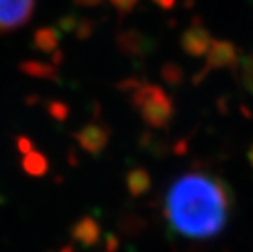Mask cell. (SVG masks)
<instances>
[{
	"mask_svg": "<svg viewBox=\"0 0 253 252\" xmlns=\"http://www.w3.org/2000/svg\"><path fill=\"white\" fill-rule=\"evenodd\" d=\"M164 208L173 233L195 241L211 239L227 226L232 195L224 180L195 170L170 185Z\"/></svg>",
	"mask_w": 253,
	"mask_h": 252,
	"instance_id": "1",
	"label": "cell"
},
{
	"mask_svg": "<svg viewBox=\"0 0 253 252\" xmlns=\"http://www.w3.org/2000/svg\"><path fill=\"white\" fill-rule=\"evenodd\" d=\"M132 105L152 128H164L173 118V101L159 85L141 84L132 90Z\"/></svg>",
	"mask_w": 253,
	"mask_h": 252,
	"instance_id": "2",
	"label": "cell"
},
{
	"mask_svg": "<svg viewBox=\"0 0 253 252\" xmlns=\"http://www.w3.org/2000/svg\"><path fill=\"white\" fill-rule=\"evenodd\" d=\"M35 10V0H0V33L25 26Z\"/></svg>",
	"mask_w": 253,
	"mask_h": 252,
	"instance_id": "3",
	"label": "cell"
},
{
	"mask_svg": "<svg viewBox=\"0 0 253 252\" xmlns=\"http://www.w3.org/2000/svg\"><path fill=\"white\" fill-rule=\"evenodd\" d=\"M75 139L84 151L91 155H98L110 141V130L101 123H90L75 135Z\"/></svg>",
	"mask_w": 253,
	"mask_h": 252,
	"instance_id": "4",
	"label": "cell"
},
{
	"mask_svg": "<svg viewBox=\"0 0 253 252\" xmlns=\"http://www.w3.org/2000/svg\"><path fill=\"white\" fill-rule=\"evenodd\" d=\"M180 43L186 54H190L193 57H201L208 54L212 38L203 25H193L181 35Z\"/></svg>",
	"mask_w": 253,
	"mask_h": 252,
	"instance_id": "5",
	"label": "cell"
},
{
	"mask_svg": "<svg viewBox=\"0 0 253 252\" xmlns=\"http://www.w3.org/2000/svg\"><path fill=\"white\" fill-rule=\"evenodd\" d=\"M237 62V50L230 41L212 40L211 48L206 54V69H227L234 67Z\"/></svg>",
	"mask_w": 253,
	"mask_h": 252,
	"instance_id": "6",
	"label": "cell"
},
{
	"mask_svg": "<svg viewBox=\"0 0 253 252\" xmlns=\"http://www.w3.org/2000/svg\"><path fill=\"white\" fill-rule=\"evenodd\" d=\"M116 45L118 50L125 52L126 56H142L147 54L152 50V40L144 36L142 33H139L136 30H129L121 33L118 36Z\"/></svg>",
	"mask_w": 253,
	"mask_h": 252,
	"instance_id": "7",
	"label": "cell"
},
{
	"mask_svg": "<svg viewBox=\"0 0 253 252\" xmlns=\"http://www.w3.org/2000/svg\"><path fill=\"white\" fill-rule=\"evenodd\" d=\"M72 234H74V239L79 241L80 244L95 246L100 241L101 229H100V224L96 219L87 216V218L80 219V221L75 224L72 229Z\"/></svg>",
	"mask_w": 253,
	"mask_h": 252,
	"instance_id": "8",
	"label": "cell"
},
{
	"mask_svg": "<svg viewBox=\"0 0 253 252\" xmlns=\"http://www.w3.org/2000/svg\"><path fill=\"white\" fill-rule=\"evenodd\" d=\"M126 187L132 197H144L152 187V179H150V175L145 169H132L126 177Z\"/></svg>",
	"mask_w": 253,
	"mask_h": 252,
	"instance_id": "9",
	"label": "cell"
},
{
	"mask_svg": "<svg viewBox=\"0 0 253 252\" xmlns=\"http://www.w3.org/2000/svg\"><path fill=\"white\" fill-rule=\"evenodd\" d=\"M240 77L245 90L253 95V52L242 57L240 61Z\"/></svg>",
	"mask_w": 253,
	"mask_h": 252,
	"instance_id": "10",
	"label": "cell"
},
{
	"mask_svg": "<svg viewBox=\"0 0 253 252\" xmlns=\"http://www.w3.org/2000/svg\"><path fill=\"white\" fill-rule=\"evenodd\" d=\"M162 76L167 82L178 84L181 80V71L178 69V66H175V64H167V66L162 69Z\"/></svg>",
	"mask_w": 253,
	"mask_h": 252,
	"instance_id": "11",
	"label": "cell"
},
{
	"mask_svg": "<svg viewBox=\"0 0 253 252\" xmlns=\"http://www.w3.org/2000/svg\"><path fill=\"white\" fill-rule=\"evenodd\" d=\"M113 5L120 10V12H131V10L134 8V5L137 3V0H111Z\"/></svg>",
	"mask_w": 253,
	"mask_h": 252,
	"instance_id": "12",
	"label": "cell"
},
{
	"mask_svg": "<svg viewBox=\"0 0 253 252\" xmlns=\"http://www.w3.org/2000/svg\"><path fill=\"white\" fill-rule=\"evenodd\" d=\"M249 162L252 164V167H253V146L249 149Z\"/></svg>",
	"mask_w": 253,
	"mask_h": 252,
	"instance_id": "13",
	"label": "cell"
}]
</instances>
